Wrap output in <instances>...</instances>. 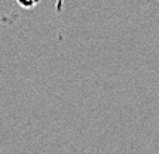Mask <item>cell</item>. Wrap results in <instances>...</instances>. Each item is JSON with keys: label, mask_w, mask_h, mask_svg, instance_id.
<instances>
[{"label": "cell", "mask_w": 159, "mask_h": 154, "mask_svg": "<svg viewBox=\"0 0 159 154\" xmlns=\"http://www.w3.org/2000/svg\"><path fill=\"white\" fill-rule=\"evenodd\" d=\"M16 3H18L21 7H24V9H31V7H34L36 5H39L40 0H16Z\"/></svg>", "instance_id": "6da1fadb"}]
</instances>
